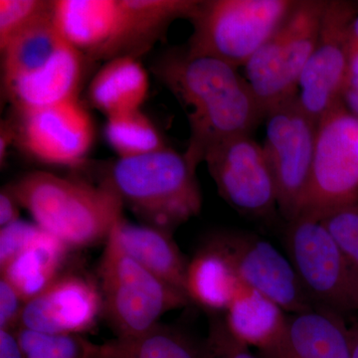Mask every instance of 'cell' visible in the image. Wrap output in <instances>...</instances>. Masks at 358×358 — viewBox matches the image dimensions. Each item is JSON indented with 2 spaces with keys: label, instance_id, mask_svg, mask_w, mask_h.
Wrapping results in <instances>:
<instances>
[{
  "label": "cell",
  "instance_id": "cell-28",
  "mask_svg": "<svg viewBox=\"0 0 358 358\" xmlns=\"http://www.w3.org/2000/svg\"><path fill=\"white\" fill-rule=\"evenodd\" d=\"M320 221L358 270V203L334 211Z\"/></svg>",
  "mask_w": 358,
  "mask_h": 358
},
{
  "label": "cell",
  "instance_id": "cell-2",
  "mask_svg": "<svg viewBox=\"0 0 358 358\" xmlns=\"http://www.w3.org/2000/svg\"><path fill=\"white\" fill-rule=\"evenodd\" d=\"M7 186L34 223L70 249L105 243L124 210L119 196L102 182L37 171Z\"/></svg>",
  "mask_w": 358,
  "mask_h": 358
},
{
  "label": "cell",
  "instance_id": "cell-36",
  "mask_svg": "<svg viewBox=\"0 0 358 358\" xmlns=\"http://www.w3.org/2000/svg\"><path fill=\"white\" fill-rule=\"evenodd\" d=\"M358 48V13L352 20L350 28V53Z\"/></svg>",
  "mask_w": 358,
  "mask_h": 358
},
{
  "label": "cell",
  "instance_id": "cell-15",
  "mask_svg": "<svg viewBox=\"0 0 358 358\" xmlns=\"http://www.w3.org/2000/svg\"><path fill=\"white\" fill-rule=\"evenodd\" d=\"M52 20L63 38L91 61L120 57L124 34L122 0H56Z\"/></svg>",
  "mask_w": 358,
  "mask_h": 358
},
{
  "label": "cell",
  "instance_id": "cell-23",
  "mask_svg": "<svg viewBox=\"0 0 358 358\" xmlns=\"http://www.w3.org/2000/svg\"><path fill=\"white\" fill-rule=\"evenodd\" d=\"M66 40L49 15L28 26L0 49L2 87L43 67Z\"/></svg>",
  "mask_w": 358,
  "mask_h": 358
},
{
  "label": "cell",
  "instance_id": "cell-12",
  "mask_svg": "<svg viewBox=\"0 0 358 358\" xmlns=\"http://www.w3.org/2000/svg\"><path fill=\"white\" fill-rule=\"evenodd\" d=\"M208 242L225 256L244 286L275 301L287 313L315 308L289 258L270 242L242 231L219 232Z\"/></svg>",
  "mask_w": 358,
  "mask_h": 358
},
{
  "label": "cell",
  "instance_id": "cell-39",
  "mask_svg": "<svg viewBox=\"0 0 358 358\" xmlns=\"http://www.w3.org/2000/svg\"><path fill=\"white\" fill-rule=\"evenodd\" d=\"M94 358H103L102 357H101L100 355H99V348H98V352H96V355H95V357Z\"/></svg>",
  "mask_w": 358,
  "mask_h": 358
},
{
  "label": "cell",
  "instance_id": "cell-3",
  "mask_svg": "<svg viewBox=\"0 0 358 358\" xmlns=\"http://www.w3.org/2000/svg\"><path fill=\"white\" fill-rule=\"evenodd\" d=\"M196 171L185 154L166 148L140 157L117 159L102 183L141 224L173 233L201 211Z\"/></svg>",
  "mask_w": 358,
  "mask_h": 358
},
{
  "label": "cell",
  "instance_id": "cell-32",
  "mask_svg": "<svg viewBox=\"0 0 358 358\" xmlns=\"http://www.w3.org/2000/svg\"><path fill=\"white\" fill-rule=\"evenodd\" d=\"M20 204L8 186L0 190V228L20 220Z\"/></svg>",
  "mask_w": 358,
  "mask_h": 358
},
{
  "label": "cell",
  "instance_id": "cell-34",
  "mask_svg": "<svg viewBox=\"0 0 358 358\" xmlns=\"http://www.w3.org/2000/svg\"><path fill=\"white\" fill-rule=\"evenodd\" d=\"M341 101L346 109L358 117V76L348 78Z\"/></svg>",
  "mask_w": 358,
  "mask_h": 358
},
{
  "label": "cell",
  "instance_id": "cell-14",
  "mask_svg": "<svg viewBox=\"0 0 358 358\" xmlns=\"http://www.w3.org/2000/svg\"><path fill=\"white\" fill-rule=\"evenodd\" d=\"M103 315L99 282L67 270L26 303L20 327L48 334L84 336Z\"/></svg>",
  "mask_w": 358,
  "mask_h": 358
},
{
  "label": "cell",
  "instance_id": "cell-6",
  "mask_svg": "<svg viewBox=\"0 0 358 358\" xmlns=\"http://www.w3.org/2000/svg\"><path fill=\"white\" fill-rule=\"evenodd\" d=\"M327 2L296 0L286 20L245 65V78L265 117L273 108L298 95Z\"/></svg>",
  "mask_w": 358,
  "mask_h": 358
},
{
  "label": "cell",
  "instance_id": "cell-17",
  "mask_svg": "<svg viewBox=\"0 0 358 358\" xmlns=\"http://www.w3.org/2000/svg\"><path fill=\"white\" fill-rule=\"evenodd\" d=\"M86 60L67 41L43 67L4 87L16 113L28 112L76 100Z\"/></svg>",
  "mask_w": 358,
  "mask_h": 358
},
{
  "label": "cell",
  "instance_id": "cell-31",
  "mask_svg": "<svg viewBox=\"0 0 358 358\" xmlns=\"http://www.w3.org/2000/svg\"><path fill=\"white\" fill-rule=\"evenodd\" d=\"M26 305L24 299L4 278L0 277V329L16 331Z\"/></svg>",
  "mask_w": 358,
  "mask_h": 358
},
{
  "label": "cell",
  "instance_id": "cell-19",
  "mask_svg": "<svg viewBox=\"0 0 358 358\" xmlns=\"http://www.w3.org/2000/svg\"><path fill=\"white\" fill-rule=\"evenodd\" d=\"M224 315L228 331L240 343L261 352L279 345L288 317L275 301L244 285Z\"/></svg>",
  "mask_w": 358,
  "mask_h": 358
},
{
  "label": "cell",
  "instance_id": "cell-29",
  "mask_svg": "<svg viewBox=\"0 0 358 358\" xmlns=\"http://www.w3.org/2000/svg\"><path fill=\"white\" fill-rule=\"evenodd\" d=\"M206 358H262L256 357L249 346L237 341L226 329L223 320H213L204 343Z\"/></svg>",
  "mask_w": 358,
  "mask_h": 358
},
{
  "label": "cell",
  "instance_id": "cell-33",
  "mask_svg": "<svg viewBox=\"0 0 358 358\" xmlns=\"http://www.w3.org/2000/svg\"><path fill=\"white\" fill-rule=\"evenodd\" d=\"M0 358H25L13 331L0 329Z\"/></svg>",
  "mask_w": 358,
  "mask_h": 358
},
{
  "label": "cell",
  "instance_id": "cell-24",
  "mask_svg": "<svg viewBox=\"0 0 358 358\" xmlns=\"http://www.w3.org/2000/svg\"><path fill=\"white\" fill-rule=\"evenodd\" d=\"M103 358H206L204 346L173 327L157 324L131 338H115L99 345Z\"/></svg>",
  "mask_w": 358,
  "mask_h": 358
},
{
  "label": "cell",
  "instance_id": "cell-20",
  "mask_svg": "<svg viewBox=\"0 0 358 358\" xmlns=\"http://www.w3.org/2000/svg\"><path fill=\"white\" fill-rule=\"evenodd\" d=\"M70 250L41 228L17 256L0 268V274L27 303L67 271Z\"/></svg>",
  "mask_w": 358,
  "mask_h": 358
},
{
  "label": "cell",
  "instance_id": "cell-4",
  "mask_svg": "<svg viewBox=\"0 0 358 358\" xmlns=\"http://www.w3.org/2000/svg\"><path fill=\"white\" fill-rule=\"evenodd\" d=\"M103 315L115 338H131L148 333L162 315L185 308L187 296L162 281L129 255L113 228L105 242L99 267Z\"/></svg>",
  "mask_w": 358,
  "mask_h": 358
},
{
  "label": "cell",
  "instance_id": "cell-21",
  "mask_svg": "<svg viewBox=\"0 0 358 358\" xmlns=\"http://www.w3.org/2000/svg\"><path fill=\"white\" fill-rule=\"evenodd\" d=\"M150 89V79L140 59L119 57L107 61L89 85L90 103L106 115L141 109Z\"/></svg>",
  "mask_w": 358,
  "mask_h": 358
},
{
  "label": "cell",
  "instance_id": "cell-30",
  "mask_svg": "<svg viewBox=\"0 0 358 358\" xmlns=\"http://www.w3.org/2000/svg\"><path fill=\"white\" fill-rule=\"evenodd\" d=\"M41 229L36 223L20 220L0 228V268L22 251Z\"/></svg>",
  "mask_w": 358,
  "mask_h": 358
},
{
  "label": "cell",
  "instance_id": "cell-9",
  "mask_svg": "<svg viewBox=\"0 0 358 358\" xmlns=\"http://www.w3.org/2000/svg\"><path fill=\"white\" fill-rule=\"evenodd\" d=\"M263 148L277 189L278 210L288 222L298 216L312 173L317 124L298 95L268 110Z\"/></svg>",
  "mask_w": 358,
  "mask_h": 358
},
{
  "label": "cell",
  "instance_id": "cell-11",
  "mask_svg": "<svg viewBox=\"0 0 358 358\" xmlns=\"http://www.w3.org/2000/svg\"><path fill=\"white\" fill-rule=\"evenodd\" d=\"M219 194L235 210L254 218L278 209L277 189L263 145L252 134L231 136L204 157Z\"/></svg>",
  "mask_w": 358,
  "mask_h": 358
},
{
  "label": "cell",
  "instance_id": "cell-22",
  "mask_svg": "<svg viewBox=\"0 0 358 358\" xmlns=\"http://www.w3.org/2000/svg\"><path fill=\"white\" fill-rule=\"evenodd\" d=\"M242 286L227 259L210 242L188 261L186 296L207 312L225 313Z\"/></svg>",
  "mask_w": 358,
  "mask_h": 358
},
{
  "label": "cell",
  "instance_id": "cell-18",
  "mask_svg": "<svg viewBox=\"0 0 358 358\" xmlns=\"http://www.w3.org/2000/svg\"><path fill=\"white\" fill-rule=\"evenodd\" d=\"M115 230L120 243L129 256L185 294L188 261L174 241L173 233L145 224L129 222L124 216L115 223Z\"/></svg>",
  "mask_w": 358,
  "mask_h": 358
},
{
  "label": "cell",
  "instance_id": "cell-1",
  "mask_svg": "<svg viewBox=\"0 0 358 358\" xmlns=\"http://www.w3.org/2000/svg\"><path fill=\"white\" fill-rule=\"evenodd\" d=\"M152 70L185 110L190 133L185 155L196 171L209 148L252 134L265 120L246 78L222 61L178 49L164 54Z\"/></svg>",
  "mask_w": 358,
  "mask_h": 358
},
{
  "label": "cell",
  "instance_id": "cell-38",
  "mask_svg": "<svg viewBox=\"0 0 358 358\" xmlns=\"http://www.w3.org/2000/svg\"><path fill=\"white\" fill-rule=\"evenodd\" d=\"M352 334V345L350 358H358V322L355 326L350 327Z\"/></svg>",
  "mask_w": 358,
  "mask_h": 358
},
{
  "label": "cell",
  "instance_id": "cell-10",
  "mask_svg": "<svg viewBox=\"0 0 358 358\" xmlns=\"http://www.w3.org/2000/svg\"><path fill=\"white\" fill-rule=\"evenodd\" d=\"M358 4L327 0L319 36L299 83L301 107L315 121L343 102L350 68V28Z\"/></svg>",
  "mask_w": 358,
  "mask_h": 358
},
{
  "label": "cell",
  "instance_id": "cell-26",
  "mask_svg": "<svg viewBox=\"0 0 358 358\" xmlns=\"http://www.w3.org/2000/svg\"><path fill=\"white\" fill-rule=\"evenodd\" d=\"M25 358H94L98 345L84 336L48 334L18 327L14 331Z\"/></svg>",
  "mask_w": 358,
  "mask_h": 358
},
{
  "label": "cell",
  "instance_id": "cell-8",
  "mask_svg": "<svg viewBox=\"0 0 358 358\" xmlns=\"http://www.w3.org/2000/svg\"><path fill=\"white\" fill-rule=\"evenodd\" d=\"M358 203V117L343 102L320 117L312 173L299 215L322 220Z\"/></svg>",
  "mask_w": 358,
  "mask_h": 358
},
{
  "label": "cell",
  "instance_id": "cell-13",
  "mask_svg": "<svg viewBox=\"0 0 358 358\" xmlns=\"http://www.w3.org/2000/svg\"><path fill=\"white\" fill-rule=\"evenodd\" d=\"M16 114L15 143L32 159L57 166H77L86 159L95 128L79 99Z\"/></svg>",
  "mask_w": 358,
  "mask_h": 358
},
{
  "label": "cell",
  "instance_id": "cell-16",
  "mask_svg": "<svg viewBox=\"0 0 358 358\" xmlns=\"http://www.w3.org/2000/svg\"><path fill=\"white\" fill-rule=\"evenodd\" d=\"M352 329L346 326L343 315L313 308L288 313L286 329L279 345L262 358H350Z\"/></svg>",
  "mask_w": 358,
  "mask_h": 358
},
{
  "label": "cell",
  "instance_id": "cell-35",
  "mask_svg": "<svg viewBox=\"0 0 358 358\" xmlns=\"http://www.w3.org/2000/svg\"><path fill=\"white\" fill-rule=\"evenodd\" d=\"M16 134L13 122L4 121L0 126V164H6L9 148L15 143Z\"/></svg>",
  "mask_w": 358,
  "mask_h": 358
},
{
  "label": "cell",
  "instance_id": "cell-37",
  "mask_svg": "<svg viewBox=\"0 0 358 358\" xmlns=\"http://www.w3.org/2000/svg\"><path fill=\"white\" fill-rule=\"evenodd\" d=\"M355 76H358V48L350 51V68H348V77Z\"/></svg>",
  "mask_w": 358,
  "mask_h": 358
},
{
  "label": "cell",
  "instance_id": "cell-27",
  "mask_svg": "<svg viewBox=\"0 0 358 358\" xmlns=\"http://www.w3.org/2000/svg\"><path fill=\"white\" fill-rule=\"evenodd\" d=\"M52 1L0 0V49L28 26L49 15Z\"/></svg>",
  "mask_w": 358,
  "mask_h": 358
},
{
  "label": "cell",
  "instance_id": "cell-25",
  "mask_svg": "<svg viewBox=\"0 0 358 358\" xmlns=\"http://www.w3.org/2000/svg\"><path fill=\"white\" fill-rule=\"evenodd\" d=\"M105 136L119 159L140 157L167 148L159 129L141 109L107 117Z\"/></svg>",
  "mask_w": 358,
  "mask_h": 358
},
{
  "label": "cell",
  "instance_id": "cell-5",
  "mask_svg": "<svg viewBox=\"0 0 358 358\" xmlns=\"http://www.w3.org/2000/svg\"><path fill=\"white\" fill-rule=\"evenodd\" d=\"M296 0H199L189 21V55L245 67L286 20Z\"/></svg>",
  "mask_w": 358,
  "mask_h": 358
},
{
  "label": "cell",
  "instance_id": "cell-7",
  "mask_svg": "<svg viewBox=\"0 0 358 358\" xmlns=\"http://www.w3.org/2000/svg\"><path fill=\"white\" fill-rule=\"evenodd\" d=\"M289 260L315 308L343 315L358 310V270L322 221L299 215L288 222Z\"/></svg>",
  "mask_w": 358,
  "mask_h": 358
}]
</instances>
